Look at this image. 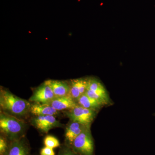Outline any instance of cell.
<instances>
[{"label":"cell","mask_w":155,"mask_h":155,"mask_svg":"<svg viewBox=\"0 0 155 155\" xmlns=\"http://www.w3.org/2000/svg\"><path fill=\"white\" fill-rule=\"evenodd\" d=\"M31 104L5 89L0 91V106L2 112L12 116H23L30 112Z\"/></svg>","instance_id":"1"},{"label":"cell","mask_w":155,"mask_h":155,"mask_svg":"<svg viewBox=\"0 0 155 155\" xmlns=\"http://www.w3.org/2000/svg\"><path fill=\"white\" fill-rule=\"evenodd\" d=\"M25 128V123L21 119L1 111L0 114V129L1 132L11 140L22 137Z\"/></svg>","instance_id":"2"},{"label":"cell","mask_w":155,"mask_h":155,"mask_svg":"<svg viewBox=\"0 0 155 155\" xmlns=\"http://www.w3.org/2000/svg\"><path fill=\"white\" fill-rule=\"evenodd\" d=\"M71 145L73 150L81 155H93L94 146L90 127L77 136Z\"/></svg>","instance_id":"3"},{"label":"cell","mask_w":155,"mask_h":155,"mask_svg":"<svg viewBox=\"0 0 155 155\" xmlns=\"http://www.w3.org/2000/svg\"><path fill=\"white\" fill-rule=\"evenodd\" d=\"M85 94L94 99L102 105L107 104L109 99L105 87L95 78H88Z\"/></svg>","instance_id":"4"},{"label":"cell","mask_w":155,"mask_h":155,"mask_svg":"<svg viewBox=\"0 0 155 155\" xmlns=\"http://www.w3.org/2000/svg\"><path fill=\"white\" fill-rule=\"evenodd\" d=\"M96 110L77 105L67 112V115L71 121L80 122L90 126L96 115Z\"/></svg>","instance_id":"5"},{"label":"cell","mask_w":155,"mask_h":155,"mask_svg":"<svg viewBox=\"0 0 155 155\" xmlns=\"http://www.w3.org/2000/svg\"><path fill=\"white\" fill-rule=\"evenodd\" d=\"M31 124L39 130L45 133L54 127H63V125L54 116H35L31 120Z\"/></svg>","instance_id":"6"},{"label":"cell","mask_w":155,"mask_h":155,"mask_svg":"<svg viewBox=\"0 0 155 155\" xmlns=\"http://www.w3.org/2000/svg\"><path fill=\"white\" fill-rule=\"evenodd\" d=\"M55 98L51 87L45 81L34 92L29 101L35 103L48 104Z\"/></svg>","instance_id":"7"},{"label":"cell","mask_w":155,"mask_h":155,"mask_svg":"<svg viewBox=\"0 0 155 155\" xmlns=\"http://www.w3.org/2000/svg\"><path fill=\"white\" fill-rule=\"evenodd\" d=\"M87 80L86 78L72 79L69 82L70 91L69 96L75 101L86 92L87 86Z\"/></svg>","instance_id":"8"},{"label":"cell","mask_w":155,"mask_h":155,"mask_svg":"<svg viewBox=\"0 0 155 155\" xmlns=\"http://www.w3.org/2000/svg\"><path fill=\"white\" fill-rule=\"evenodd\" d=\"M88 127L90 126L80 122L72 121L68 125L65 131V136L67 142L72 144L75 138Z\"/></svg>","instance_id":"9"},{"label":"cell","mask_w":155,"mask_h":155,"mask_svg":"<svg viewBox=\"0 0 155 155\" xmlns=\"http://www.w3.org/2000/svg\"><path fill=\"white\" fill-rule=\"evenodd\" d=\"M29 153L28 146L22 137L11 141L4 155H29Z\"/></svg>","instance_id":"10"},{"label":"cell","mask_w":155,"mask_h":155,"mask_svg":"<svg viewBox=\"0 0 155 155\" xmlns=\"http://www.w3.org/2000/svg\"><path fill=\"white\" fill-rule=\"evenodd\" d=\"M48 104L58 111L71 110L77 105L76 101L69 96L55 97Z\"/></svg>","instance_id":"11"},{"label":"cell","mask_w":155,"mask_h":155,"mask_svg":"<svg viewBox=\"0 0 155 155\" xmlns=\"http://www.w3.org/2000/svg\"><path fill=\"white\" fill-rule=\"evenodd\" d=\"M45 81L51 87L55 97L69 96L70 91L69 82L54 80H48Z\"/></svg>","instance_id":"12"},{"label":"cell","mask_w":155,"mask_h":155,"mask_svg":"<svg viewBox=\"0 0 155 155\" xmlns=\"http://www.w3.org/2000/svg\"><path fill=\"white\" fill-rule=\"evenodd\" d=\"M30 112L35 116H55L58 115L59 111L48 104L35 103L31 105Z\"/></svg>","instance_id":"13"},{"label":"cell","mask_w":155,"mask_h":155,"mask_svg":"<svg viewBox=\"0 0 155 155\" xmlns=\"http://www.w3.org/2000/svg\"><path fill=\"white\" fill-rule=\"evenodd\" d=\"M76 102L78 105L94 110H97L102 105L96 100L89 97L85 94L79 97Z\"/></svg>","instance_id":"14"},{"label":"cell","mask_w":155,"mask_h":155,"mask_svg":"<svg viewBox=\"0 0 155 155\" xmlns=\"http://www.w3.org/2000/svg\"><path fill=\"white\" fill-rule=\"evenodd\" d=\"M44 144L45 147H48L53 149L60 146L59 140L55 137L52 135H48L45 137L44 140Z\"/></svg>","instance_id":"15"},{"label":"cell","mask_w":155,"mask_h":155,"mask_svg":"<svg viewBox=\"0 0 155 155\" xmlns=\"http://www.w3.org/2000/svg\"><path fill=\"white\" fill-rule=\"evenodd\" d=\"M8 143L3 137H0V155H4L8 148Z\"/></svg>","instance_id":"16"},{"label":"cell","mask_w":155,"mask_h":155,"mask_svg":"<svg viewBox=\"0 0 155 155\" xmlns=\"http://www.w3.org/2000/svg\"><path fill=\"white\" fill-rule=\"evenodd\" d=\"M58 155H77L74 151L67 147H64L60 150Z\"/></svg>","instance_id":"17"},{"label":"cell","mask_w":155,"mask_h":155,"mask_svg":"<svg viewBox=\"0 0 155 155\" xmlns=\"http://www.w3.org/2000/svg\"><path fill=\"white\" fill-rule=\"evenodd\" d=\"M40 155H55L53 149L45 147L40 151Z\"/></svg>","instance_id":"18"}]
</instances>
